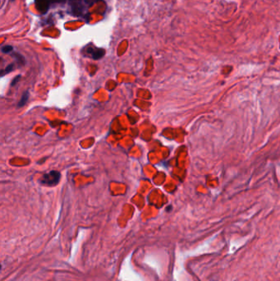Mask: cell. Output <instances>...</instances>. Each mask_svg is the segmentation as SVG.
<instances>
[{"label":"cell","mask_w":280,"mask_h":281,"mask_svg":"<svg viewBox=\"0 0 280 281\" xmlns=\"http://www.w3.org/2000/svg\"><path fill=\"white\" fill-rule=\"evenodd\" d=\"M14 67H15V64H14V63H10L9 65H8L4 70H2V72H1V76H3L4 75H7V74L10 73L11 72L13 71Z\"/></svg>","instance_id":"8992f818"},{"label":"cell","mask_w":280,"mask_h":281,"mask_svg":"<svg viewBox=\"0 0 280 281\" xmlns=\"http://www.w3.org/2000/svg\"><path fill=\"white\" fill-rule=\"evenodd\" d=\"M10 1H11V2H13V1H14V0H10Z\"/></svg>","instance_id":"9c48e42d"},{"label":"cell","mask_w":280,"mask_h":281,"mask_svg":"<svg viewBox=\"0 0 280 281\" xmlns=\"http://www.w3.org/2000/svg\"><path fill=\"white\" fill-rule=\"evenodd\" d=\"M84 1V0H35V4L38 10L40 11L42 14H44L45 12H47L49 9L50 6L52 4H59V3H66L68 2L69 3H78L81 4V3ZM82 5V4H81ZM82 6L85 8V7L82 5Z\"/></svg>","instance_id":"6da1fadb"},{"label":"cell","mask_w":280,"mask_h":281,"mask_svg":"<svg viewBox=\"0 0 280 281\" xmlns=\"http://www.w3.org/2000/svg\"><path fill=\"white\" fill-rule=\"evenodd\" d=\"M20 79H21V75H18V76H15V77H14V79L12 80V86H15L16 84L18 82V81Z\"/></svg>","instance_id":"ba28073f"},{"label":"cell","mask_w":280,"mask_h":281,"mask_svg":"<svg viewBox=\"0 0 280 281\" xmlns=\"http://www.w3.org/2000/svg\"><path fill=\"white\" fill-rule=\"evenodd\" d=\"M11 55H12V57H13V58H15V61L17 62V63L19 66H23V65H25V63H26L25 58L22 55L20 54L19 53L13 52L11 54Z\"/></svg>","instance_id":"277c9868"},{"label":"cell","mask_w":280,"mask_h":281,"mask_svg":"<svg viewBox=\"0 0 280 281\" xmlns=\"http://www.w3.org/2000/svg\"><path fill=\"white\" fill-rule=\"evenodd\" d=\"M28 99H29V91H25L24 93H23V95H21V98L20 99V101H19L18 104H17V107H23L25 104H26Z\"/></svg>","instance_id":"5b68a950"},{"label":"cell","mask_w":280,"mask_h":281,"mask_svg":"<svg viewBox=\"0 0 280 281\" xmlns=\"http://www.w3.org/2000/svg\"><path fill=\"white\" fill-rule=\"evenodd\" d=\"M12 50H13V47L9 45H3L1 48V51L3 54H12Z\"/></svg>","instance_id":"52a82bcc"},{"label":"cell","mask_w":280,"mask_h":281,"mask_svg":"<svg viewBox=\"0 0 280 281\" xmlns=\"http://www.w3.org/2000/svg\"><path fill=\"white\" fill-rule=\"evenodd\" d=\"M61 178V174L58 171L53 170L47 174H45L40 179V183L42 185L47 187H54L58 185Z\"/></svg>","instance_id":"7a4b0ae2"},{"label":"cell","mask_w":280,"mask_h":281,"mask_svg":"<svg viewBox=\"0 0 280 281\" xmlns=\"http://www.w3.org/2000/svg\"><path fill=\"white\" fill-rule=\"evenodd\" d=\"M84 50H85V54L86 56H89V57H91V58H92L93 59H95V60L100 59L101 58H103L104 54H105V50L104 49H100V48H96L93 45H92L85 46V48H84Z\"/></svg>","instance_id":"3957f363"}]
</instances>
